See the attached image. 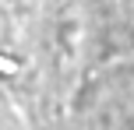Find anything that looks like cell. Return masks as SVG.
Here are the masks:
<instances>
[{
	"label": "cell",
	"instance_id": "obj_1",
	"mask_svg": "<svg viewBox=\"0 0 134 130\" xmlns=\"http://www.w3.org/2000/svg\"><path fill=\"white\" fill-rule=\"evenodd\" d=\"M18 70V60L14 56H0V74H14Z\"/></svg>",
	"mask_w": 134,
	"mask_h": 130
}]
</instances>
